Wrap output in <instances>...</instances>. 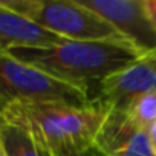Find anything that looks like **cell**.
I'll list each match as a JSON object with an SVG mask.
<instances>
[{
    "label": "cell",
    "instance_id": "6da1fadb",
    "mask_svg": "<svg viewBox=\"0 0 156 156\" xmlns=\"http://www.w3.org/2000/svg\"><path fill=\"white\" fill-rule=\"evenodd\" d=\"M5 52L86 92L106 76L127 67L144 55L126 40L83 41L69 38L51 46L12 48Z\"/></svg>",
    "mask_w": 156,
    "mask_h": 156
},
{
    "label": "cell",
    "instance_id": "7a4b0ae2",
    "mask_svg": "<svg viewBox=\"0 0 156 156\" xmlns=\"http://www.w3.org/2000/svg\"><path fill=\"white\" fill-rule=\"evenodd\" d=\"M0 116L31 133L54 156H70L94 147L106 112L90 103L17 101L6 106Z\"/></svg>",
    "mask_w": 156,
    "mask_h": 156
},
{
    "label": "cell",
    "instance_id": "3957f363",
    "mask_svg": "<svg viewBox=\"0 0 156 156\" xmlns=\"http://www.w3.org/2000/svg\"><path fill=\"white\" fill-rule=\"evenodd\" d=\"M0 3L61 38L83 41L126 40L107 20L75 0H0Z\"/></svg>",
    "mask_w": 156,
    "mask_h": 156
},
{
    "label": "cell",
    "instance_id": "277c9868",
    "mask_svg": "<svg viewBox=\"0 0 156 156\" xmlns=\"http://www.w3.org/2000/svg\"><path fill=\"white\" fill-rule=\"evenodd\" d=\"M17 101H63L76 106L89 104L87 92L78 86L19 61L0 52V112Z\"/></svg>",
    "mask_w": 156,
    "mask_h": 156
},
{
    "label": "cell",
    "instance_id": "5b68a950",
    "mask_svg": "<svg viewBox=\"0 0 156 156\" xmlns=\"http://www.w3.org/2000/svg\"><path fill=\"white\" fill-rule=\"evenodd\" d=\"M156 92V51L141 55L127 67L106 76L89 92V103L109 110H124L138 98Z\"/></svg>",
    "mask_w": 156,
    "mask_h": 156
},
{
    "label": "cell",
    "instance_id": "8992f818",
    "mask_svg": "<svg viewBox=\"0 0 156 156\" xmlns=\"http://www.w3.org/2000/svg\"><path fill=\"white\" fill-rule=\"evenodd\" d=\"M107 20L142 54L156 51V25L144 0H78Z\"/></svg>",
    "mask_w": 156,
    "mask_h": 156
},
{
    "label": "cell",
    "instance_id": "52a82bcc",
    "mask_svg": "<svg viewBox=\"0 0 156 156\" xmlns=\"http://www.w3.org/2000/svg\"><path fill=\"white\" fill-rule=\"evenodd\" d=\"M60 35L38 26L29 19L0 3V49L51 46L63 41Z\"/></svg>",
    "mask_w": 156,
    "mask_h": 156
},
{
    "label": "cell",
    "instance_id": "ba28073f",
    "mask_svg": "<svg viewBox=\"0 0 156 156\" xmlns=\"http://www.w3.org/2000/svg\"><path fill=\"white\" fill-rule=\"evenodd\" d=\"M136 132L139 130L132 122L126 109L109 110L106 112L104 122L95 138L94 147H97L106 156H113Z\"/></svg>",
    "mask_w": 156,
    "mask_h": 156
},
{
    "label": "cell",
    "instance_id": "9c48e42d",
    "mask_svg": "<svg viewBox=\"0 0 156 156\" xmlns=\"http://www.w3.org/2000/svg\"><path fill=\"white\" fill-rule=\"evenodd\" d=\"M0 139L6 156H54L31 133L0 116Z\"/></svg>",
    "mask_w": 156,
    "mask_h": 156
},
{
    "label": "cell",
    "instance_id": "30bf717a",
    "mask_svg": "<svg viewBox=\"0 0 156 156\" xmlns=\"http://www.w3.org/2000/svg\"><path fill=\"white\" fill-rule=\"evenodd\" d=\"M126 110L136 129L147 132L156 122V92L138 98Z\"/></svg>",
    "mask_w": 156,
    "mask_h": 156
},
{
    "label": "cell",
    "instance_id": "8fae6325",
    "mask_svg": "<svg viewBox=\"0 0 156 156\" xmlns=\"http://www.w3.org/2000/svg\"><path fill=\"white\" fill-rule=\"evenodd\" d=\"M113 156H154L147 132H136Z\"/></svg>",
    "mask_w": 156,
    "mask_h": 156
},
{
    "label": "cell",
    "instance_id": "7c38bea8",
    "mask_svg": "<svg viewBox=\"0 0 156 156\" xmlns=\"http://www.w3.org/2000/svg\"><path fill=\"white\" fill-rule=\"evenodd\" d=\"M147 135H148V139H150V145H151L153 154L156 156V122L147 130Z\"/></svg>",
    "mask_w": 156,
    "mask_h": 156
},
{
    "label": "cell",
    "instance_id": "4fadbf2b",
    "mask_svg": "<svg viewBox=\"0 0 156 156\" xmlns=\"http://www.w3.org/2000/svg\"><path fill=\"white\" fill-rule=\"evenodd\" d=\"M70 156H106V154H103L97 147H90L87 150H83L80 153H75V154H70Z\"/></svg>",
    "mask_w": 156,
    "mask_h": 156
},
{
    "label": "cell",
    "instance_id": "5bb4252c",
    "mask_svg": "<svg viewBox=\"0 0 156 156\" xmlns=\"http://www.w3.org/2000/svg\"><path fill=\"white\" fill-rule=\"evenodd\" d=\"M147 11H148V16L151 17V20L154 22L156 25V0H147Z\"/></svg>",
    "mask_w": 156,
    "mask_h": 156
},
{
    "label": "cell",
    "instance_id": "9a60e30c",
    "mask_svg": "<svg viewBox=\"0 0 156 156\" xmlns=\"http://www.w3.org/2000/svg\"><path fill=\"white\" fill-rule=\"evenodd\" d=\"M0 156H6L5 148H3V144H2V139H0Z\"/></svg>",
    "mask_w": 156,
    "mask_h": 156
},
{
    "label": "cell",
    "instance_id": "2e32d148",
    "mask_svg": "<svg viewBox=\"0 0 156 156\" xmlns=\"http://www.w3.org/2000/svg\"><path fill=\"white\" fill-rule=\"evenodd\" d=\"M0 52H2V49H0Z\"/></svg>",
    "mask_w": 156,
    "mask_h": 156
}]
</instances>
